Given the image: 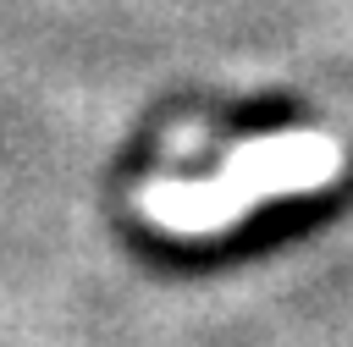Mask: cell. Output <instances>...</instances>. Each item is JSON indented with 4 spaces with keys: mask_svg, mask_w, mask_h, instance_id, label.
Wrapping results in <instances>:
<instances>
[{
    "mask_svg": "<svg viewBox=\"0 0 353 347\" xmlns=\"http://www.w3.org/2000/svg\"><path fill=\"white\" fill-rule=\"evenodd\" d=\"M331 165H336V149L325 138H270V143L237 149V160L226 165V176L215 187H160V193H149V209L171 226L204 231V226L232 220L248 198H270V193L325 182Z\"/></svg>",
    "mask_w": 353,
    "mask_h": 347,
    "instance_id": "6da1fadb",
    "label": "cell"
}]
</instances>
